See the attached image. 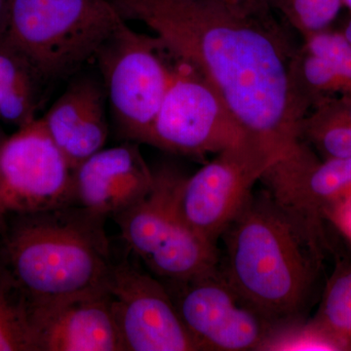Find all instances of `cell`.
Instances as JSON below:
<instances>
[{
    "mask_svg": "<svg viewBox=\"0 0 351 351\" xmlns=\"http://www.w3.org/2000/svg\"><path fill=\"white\" fill-rule=\"evenodd\" d=\"M11 0H0V38L5 32Z\"/></svg>",
    "mask_w": 351,
    "mask_h": 351,
    "instance_id": "cell-23",
    "label": "cell"
},
{
    "mask_svg": "<svg viewBox=\"0 0 351 351\" xmlns=\"http://www.w3.org/2000/svg\"><path fill=\"white\" fill-rule=\"evenodd\" d=\"M124 20L112 0H11L0 38L23 53L44 80H53L96 56Z\"/></svg>",
    "mask_w": 351,
    "mask_h": 351,
    "instance_id": "cell-4",
    "label": "cell"
},
{
    "mask_svg": "<svg viewBox=\"0 0 351 351\" xmlns=\"http://www.w3.org/2000/svg\"><path fill=\"white\" fill-rule=\"evenodd\" d=\"M308 321L337 351H351V256L336 263L317 311Z\"/></svg>",
    "mask_w": 351,
    "mask_h": 351,
    "instance_id": "cell-18",
    "label": "cell"
},
{
    "mask_svg": "<svg viewBox=\"0 0 351 351\" xmlns=\"http://www.w3.org/2000/svg\"><path fill=\"white\" fill-rule=\"evenodd\" d=\"M247 138L218 152L193 176H184L178 188L177 209L182 219L203 239L218 245L267 169L282 157Z\"/></svg>",
    "mask_w": 351,
    "mask_h": 351,
    "instance_id": "cell-7",
    "label": "cell"
},
{
    "mask_svg": "<svg viewBox=\"0 0 351 351\" xmlns=\"http://www.w3.org/2000/svg\"><path fill=\"white\" fill-rule=\"evenodd\" d=\"M325 221H330L351 242V195L332 207L325 215Z\"/></svg>",
    "mask_w": 351,
    "mask_h": 351,
    "instance_id": "cell-22",
    "label": "cell"
},
{
    "mask_svg": "<svg viewBox=\"0 0 351 351\" xmlns=\"http://www.w3.org/2000/svg\"><path fill=\"white\" fill-rule=\"evenodd\" d=\"M302 38L329 29L343 6V0H269Z\"/></svg>",
    "mask_w": 351,
    "mask_h": 351,
    "instance_id": "cell-20",
    "label": "cell"
},
{
    "mask_svg": "<svg viewBox=\"0 0 351 351\" xmlns=\"http://www.w3.org/2000/svg\"><path fill=\"white\" fill-rule=\"evenodd\" d=\"M343 5L348 7L351 11V0H343Z\"/></svg>",
    "mask_w": 351,
    "mask_h": 351,
    "instance_id": "cell-27",
    "label": "cell"
},
{
    "mask_svg": "<svg viewBox=\"0 0 351 351\" xmlns=\"http://www.w3.org/2000/svg\"><path fill=\"white\" fill-rule=\"evenodd\" d=\"M107 101L103 82L80 76L40 119L71 169L104 149L108 135Z\"/></svg>",
    "mask_w": 351,
    "mask_h": 351,
    "instance_id": "cell-15",
    "label": "cell"
},
{
    "mask_svg": "<svg viewBox=\"0 0 351 351\" xmlns=\"http://www.w3.org/2000/svg\"><path fill=\"white\" fill-rule=\"evenodd\" d=\"M239 1H247V2H267V3H269V0H239Z\"/></svg>",
    "mask_w": 351,
    "mask_h": 351,
    "instance_id": "cell-26",
    "label": "cell"
},
{
    "mask_svg": "<svg viewBox=\"0 0 351 351\" xmlns=\"http://www.w3.org/2000/svg\"><path fill=\"white\" fill-rule=\"evenodd\" d=\"M176 61L145 144L172 154L203 156L250 138L213 86L191 64Z\"/></svg>",
    "mask_w": 351,
    "mask_h": 351,
    "instance_id": "cell-9",
    "label": "cell"
},
{
    "mask_svg": "<svg viewBox=\"0 0 351 351\" xmlns=\"http://www.w3.org/2000/svg\"><path fill=\"white\" fill-rule=\"evenodd\" d=\"M221 239L219 269L247 301L277 322L302 319L322 254L316 235L263 191Z\"/></svg>",
    "mask_w": 351,
    "mask_h": 351,
    "instance_id": "cell-2",
    "label": "cell"
},
{
    "mask_svg": "<svg viewBox=\"0 0 351 351\" xmlns=\"http://www.w3.org/2000/svg\"><path fill=\"white\" fill-rule=\"evenodd\" d=\"M6 138L7 136L3 133L2 129L0 128V149H1L2 145H3L4 141H5Z\"/></svg>",
    "mask_w": 351,
    "mask_h": 351,
    "instance_id": "cell-25",
    "label": "cell"
},
{
    "mask_svg": "<svg viewBox=\"0 0 351 351\" xmlns=\"http://www.w3.org/2000/svg\"><path fill=\"white\" fill-rule=\"evenodd\" d=\"M41 80L31 61L0 38V121L21 128L36 119Z\"/></svg>",
    "mask_w": 351,
    "mask_h": 351,
    "instance_id": "cell-16",
    "label": "cell"
},
{
    "mask_svg": "<svg viewBox=\"0 0 351 351\" xmlns=\"http://www.w3.org/2000/svg\"><path fill=\"white\" fill-rule=\"evenodd\" d=\"M154 184V172L132 143L101 149L73 172L75 203L104 218L135 205Z\"/></svg>",
    "mask_w": 351,
    "mask_h": 351,
    "instance_id": "cell-14",
    "label": "cell"
},
{
    "mask_svg": "<svg viewBox=\"0 0 351 351\" xmlns=\"http://www.w3.org/2000/svg\"><path fill=\"white\" fill-rule=\"evenodd\" d=\"M341 32L345 34L346 38L351 43V18L346 23V25H343V29H341Z\"/></svg>",
    "mask_w": 351,
    "mask_h": 351,
    "instance_id": "cell-24",
    "label": "cell"
},
{
    "mask_svg": "<svg viewBox=\"0 0 351 351\" xmlns=\"http://www.w3.org/2000/svg\"><path fill=\"white\" fill-rule=\"evenodd\" d=\"M165 47L122 21L96 53L107 100L124 138L145 143L172 76Z\"/></svg>",
    "mask_w": 351,
    "mask_h": 351,
    "instance_id": "cell-6",
    "label": "cell"
},
{
    "mask_svg": "<svg viewBox=\"0 0 351 351\" xmlns=\"http://www.w3.org/2000/svg\"><path fill=\"white\" fill-rule=\"evenodd\" d=\"M69 207L18 215L4 235L0 260L31 304L108 288L105 218Z\"/></svg>",
    "mask_w": 351,
    "mask_h": 351,
    "instance_id": "cell-3",
    "label": "cell"
},
{
    "mask_svg": "<svg viewBox=\"0 0 351 351\" xmlns=\"http://www.w3.org/2000/svg\"><path fill=\"white\" fill-rule=\"evenodd\" d=\"M298 135L321 158H350L351 97L339 95L318 101L300 121Z\"/></svg>",
    "mask_w": 351,
    "mask_h": 351,
    "instance_id": "cell-17",
    "label": "cell"
},
{
    "mask_svg": "<svg viewBox=\"0 0 351 351\" xmlns=\"http://www.w3.org/2000/svg\"><path fill=\"white\" fill-rule=\"evenodd\" d=\"M260 182L277 205L324 242L325 215L351 195V157L321 158L299 141Z\"/></svg>",
    "mask_w": 351,
    "mask_h": 351,
    "instance_id": "cell-12",
    "label": "cell"
},
{
    "mask_svg": "<svg viewBox=\"0 0 351 351\" xmlns=\"http://www.w3.org/2000/svg\"><path fill=\"white\" fill-rule=\"evenodd\" d=\"M0 351H38L31 304L1 260Z\"/></svg>",
    "mask_w": 351,
    "mask_h": 351,
    "instance_id": "cell-19",
    "label": "cell"
},
{
    "mask_svg": "<svg viewBox=\"0 0 351 351\" xmlns=\"http://www.w3.org/2000/svg\"><path fill=\"white\" fill-rule=\"evenodd\" d=\"M166 286L184 326L200 350H265L281 325L240 294L219 265Z\"/></svg>",
    "mask_w": 351,
    "mask_h": 351,
    "instance_id": "cell-8",
    "label": "cell"
},
{
    "mask_svg": "<svg viewBox=\"0 0 351 351\" xmlns=\"http://www.w3.org/2000/svg\"><path fill=\"white\" fill-rule=\"evenodd\" d=\"M73 172L40 119L7 137L0 149V228L10 215L71 206Z\"/></svg>",
    "mask_w": 351,
    "mask_h": 351,
    "instance_id": "cell-10",
    "label": "cell"
},
{
    "mask_svg": "<svg viewBox=\"0 0 351 351\" xmlns=\"http://www.w3.org/2000/svg\"><path fill=\"white\" fill-rule=\"evenodd\" d=\"M184 176L164 166L154 172L149 195L113 217L131 251L167 281L188 280L219 262L218 246L196 234L178 211L176 198Z\"/></svg>",
    "mask_w": 351,
    "mask_h": 351,
    "instance_id": "cell-5",
    "label": "cell"
},
{
    "mask_svg": "<svg viewBox=\"0 0 351 351\" xmlns=\"http://www.w3.org/2000/svg\"><path fill=\"white\" fill-rule=\"evenodd\" d=\"M302 44L326 60L343 86V95L351 97V43L345 34L327 29L304 36Z\"/></svg>",
    "mask_w": 351,
    "mask_h": 351,
    "instance_id": "cell-21",
    "label": "cell"
},
{
    "mask_svg": "<svg viewBox=\"0 0 351 351\" xmlns=\"http://www.w3.org/2000/svg\"><path fill=\"white\" fill-rule=\"evenodd\" d=\"M31 311L38 351H123L108 288Z\"/></svg>",
    "mask_w": 351,
    "mask_h": 351,
    "instance_id": "cell-13",
    "label": "cell"
},
{
    "mask_svg": "<svg viewBox=\"0 0 351 351\" xmlns=\"http://www.w3.org/2000/svg\"><path fill=\"white\" fill-rule=\"evenodd\" d=\"M143 23L175 59L216 90L248 137L286 154L304 114L290 82L295 49L269 3L239 0H112Z\"/></svg>",
    "mask_w": 351,
    "mask_h": 351,
    "instance_id": "cell-1",
    "label": "cell"
},
{
    "mask_svg": "<svg viewBox=\"0 0 351 351\" xmlns=\"http://www.w3.org/2000/svg\"><path fill=\"white\" fill-rule=\"evenodd\" d=\"M108 290L124 351H199L165 284L123 262L112 263Z\"/></svg>",
    "mask_w": 351,
    "mask_h": 351,
    "instance_id": "cell-11",
    "label": "cell"
}]
</instances>
